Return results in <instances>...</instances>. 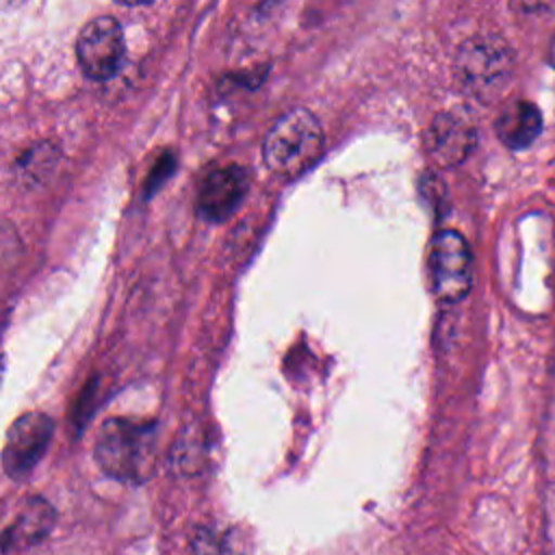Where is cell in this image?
<instances>
[{"label": "cell", "mask_w": 555, "mask_h": 555, "mask_svg": "<svg viewBox=\"0 0 555 555\" xmlns=\"http://www.w3.org/2000/svg\"><path fill=\"white\" fill-rule=\"evenodd\" d=\"M249 186V176L241 165H225L212 169L197 193V210L208 221L230 217L243 202Z\"/></svg>", "instance_id": "obj_8"}, {"label": "cell", "mask_w": 555, "mask_h": 555, "mask_svg": "<svg viewBox=\"0 0 555 555\" xmlns=\"http://www.w3.org/2000/svg\"><path fill=\"white\" fill-rule=\"evenodd\" d=\"M76 56L82 74L91 80H108L124 59V33L115 17L100 15L78 35Z\"/></svg>", "instance_id": "obj_5"}, {"label": "cell", "mask_w": 555, "mask_h": 555, "mask_svg": "<svg viewBox=\"0 0 555 555\" xmlns=\"http://www.w3.org/2000/svg\"><path fill=\"white\" fill-rule=\"evenodd\" d=\"M117 2H121V4H130V7H137V4H147V2H152V0H117Z\"/></svg>", "instance_id": "obj_13"}, {"label": "cell", "mask_w": 555, "mask_h": 555, "mask_svg": "<svg viewBox=\"0 0 555 555\" xmlns=\"http://www.w3.org/2000/svg\"><path fill=\"white\" fill-rule=\"evenodd\" d=\"M93 453L108 477L124 483H141L156 464V425L152 421L111 418L100 427Z\"/></svg>", "instance_id": "obj_1"}, {"label": "cell", "mask_w": 555, "mask_h": 555, "mask_svg": "<svg viewBox=\"0 0 555 555\" xmlns=\"http://www.w3.org/2000/svg\"><path fill=\"white\" fill-rule=\"evenodd\" d=\"M54 525V509L43 499H28L11 529L4 533V551L39 542Z\"/></svg>", "instance_id": "obj_10"}, {"label": "cell", "mask_w": 555, "mask_h": 555, "mask_svg": "<svg viewBox=\"0 0 555 555\" xmlns=\"http://www.w3.org/2000/svg\"><path fill=\"white\" fill-rule=\"evenodd\" d=\"M509 4L518 13H527V15H544L555 11V0H509Z\"/></svg>", "instance_id": "obj_11"}, {"label": "cell", "mask_w": 555, "mask_h": 555, "mask_svg": "<svg viewBox=\"0 0 555 555\" xmlns=\"http://www.w3.org/2000/svg\"><path fill=\"white\" fill-rule=\"evenodd\" d=\"M514 67V54L507 41L499 35L483 33L466 39L453 61V72L460 85L479 100H492L501 93Z\"/></svg>", "instance_id": "obj_3"}, {"label": "cell", "mask_w": 555, "mask_h": 555, "mask_svg": "<svg viewBox=\"0 0 555 555\" xmlns=\"http://www.w3.org/2000/svg\"><path fill=\"white\" fill-rule=\"evenodd\" d=\"M496 134L499 139L512 147L522 150L529 143L535 141V137L542 130V115L535 104L527 100H514L503 106V111L496 117Z\"/></svg>", "instance_id": "obj_9"}, {"label": "cell", "mask_w": 555, "mask_h": 555, "mask_svg": "<svg viewBox=\"0 0 555 555\" xmlns=\"http://www.w3.org/2000/svg\"><path fill=\"white\" fill-rule=\"evenodd\" d=\"M431 293L442 304H455L473 286V256L464 236L455 230H440L427 256Z\"/></svg>", "instance_id": "obj_4"}, {"label": "cell", "mask_w": 555, "mask_h": 555, "mask_svg": "<svg viewBox=\"0 0 555 555\" xmlns=\"http://www.w3.org/2000/svg\"><path fill=\"white\" fill-rule=\"evenodd\" d=\"M323 141V126L317 115L308 108H293L264 137V165L280 176L301 173L321 156Z\"/></svg>", "instance_id": "obj_2"}, {"label": "cell", "mask_w": 555, "mask_h": 555, "mask_svg": "<svg viewBox=\"0 0 555 555\" xmlns=\"http://www.w3.org/2000/svg\"><path fill=\"white\" fill-rule=\"evenodd\" d=\"M52 427V421L39 412L24 414L11 425L4 444V470L11 477H24L35 468L48 449Z\"/></svg>", "instance_id": "obj_7"}, {"label": "cell", "mask_w": 555, "mask_h": 555, "mask_svg": "<svg viewBox=\"0 0 555 555\" xmlns=\"http://www.w3.org/2000/svg\"><path fill=\"white\" fill-rule=\"evenodd\" d=\"M477 130L473 121L455 111H444L434 117L425 130V152L440 167L460 165L475 147Z\"/></svg>", "instance_id": "obj_6"}, {"label": "cell", "mask_w": 555, "mask_h": 555, "mask_svg": "<svg viewBox=\"0 0 555 555\" xmlns=\"http://www.w3.org/2000/svg\"><path fill=\"white\" fill-rule=\"evenodd\" d=\"M548 63L555 67V37L551 41V48H548Z\"/></svg>", "instance_id": "obj_12"}]
</instances>
